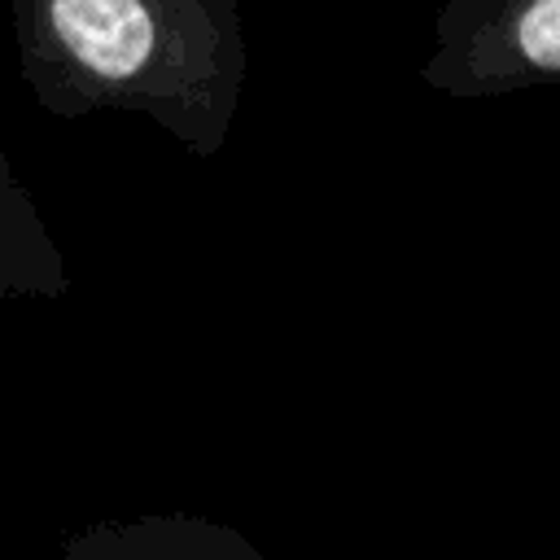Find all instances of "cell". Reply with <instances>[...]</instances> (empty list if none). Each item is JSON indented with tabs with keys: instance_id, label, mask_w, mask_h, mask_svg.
<instances>
[{
	"instance_id": "2",
	"label": "cell",
	"mask_w": 560,
	"mask_h": 560,
	"mask_svg": "<svg viewBox=\"0 0 560 560\" xmlns=\"http://www.w3.org/2000/svg\"><path fill=\"white\" fill-rule=\"evenodd\" d=\"M420 66L424 88L459 101L560 79V0H446Z\"/></svg>"
},
{
	"instance_id": "1",
	"label": "cell",
	"mask_w": 560,
	"mask_h": 560,
	"mask_svg": "<svg viewBox=\"0 0 560 560\" xmlns=\"http://www.w3.org/2000/svg\"><path fill=\"white\" fill-rule=\"evenodd\" d=\"M22 83L57 118L136 114L214 158L245 101L241 0H9Z\"/></svg>"
},
{
	"instance_id": "3",
	"label": "cell",
	"mask_w": 560,
	"mask_h": 560,
	"mask_svg": "<svg viewBox=\"0 0 560 560\" xmlns=\"http://www.w3.org/2000/svg\"><path fill=\"white\" fill-rule=\"evenodd\" d=\"M70 262L0 140V298H66Z\"/></svg>"
},
{
	"instance_id": "4",
	"label": "cell",
	"mask_w": 560,
	"mask_h": 560,
	"mask_svg": "<svg viewBox=\"0 0 560 560\" xmlns=\"http://www.w3.org/2000/svg\"><path fill=\"white\" fill-rule=\"evenodd\" d=\"M66 551L88 556V560H101V556H122V560H136V556H192V560L254 556V547L241 534L210 525V521H136V529H127V525L92 529V534L74 538Z\"/></svg>"
}]
</instances>
